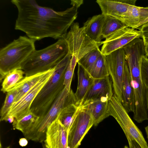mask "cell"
<instances>
[{
    "label": "cell",
    "instance_id": "cell-31",
    "mask_svg": "<svg viewBox=\"0 0 148 148\" xmlns=\"http://www.w3.org/2000/svg\"><path fill=\"white\" fill-rule=\"evenodd\" d=\"M139 30L145 45L148 44V22L142 25Z\"/></svg>",
    "mask_w": 148,
    "mask_h": 148
},
{
    "label": "cell",
    "instance_id": "cell-34",
    "mask_svg": "<svg viewBox=\"0 0 148 148\" xmlns=\"http://www.w3.org/2000/svg\"><path fill=\"white\" fill-rule=\"evenodd\" d=\"M28 140L25 138H21L20 139L19 141V145L21 147H25L28 144Z\"/></svg>",
    "mask_w": 148,
    "mask_h": 148
},
{
    "label": "cell",
    "instance_id": "cell-28",
    "mask_svg": "<svg viewBox=\"0 0 148 148\" xmlns=\"http://www.w3.org/2000/svg\"><path fill=\"white\" fill-rule=\"evenodd\" d=\"M17 93V90L14 88L12 89L7 92L3 105L1 110V121H3L9 110L14 103Z\"/></svg>",
    "mask_w": 148,
    "mask_h": 148
},
{
    "label": "cell",
    "instance_id": "cell-14",
    "mask_svg": "<svg viewBox=\"0 0 148 148\" xmlns=\"http://www.w3.org/2000/svg\"><path fill=\"white\" fill-rule=\"evenodd\" d=\"M67 132L57 119L47 130L44 142L48 148H68Z\"/></svg>",
    "mask_w": 148,
    "mask_h": 148
},
{
    "label": "cell",
    "instance_id": "cell-27",
    "mask_svg": "<svg viewBox=\"0 0 148 148\" xmlns=\"http://www.w3.org/2000/svg\"><path fill=\"white\" fill-rule=\"evenodd\" d=\"M101 53L99 48L93 50L83 56L77 63L87 71L95 63Z\"/></svg>",
    "mask_w": 148,
    "mask_h": 148
},
{
    "label": "cell",
    "instance_id": "cell-6",
    "mask_svg": "<svg viewBox=\"0 0 148 148\" xmlns=\"http://www.w3.org/2000/svg\"><path fill=\"white\" fill-rule=\"evenodd\" d=\"M142 60V58L137 55H133L126 58L135 95V111L133 119L138 123L148 120L146 88L141 77L140 69Z\"/></svg>",
    "mask_w": 148,
    "mask_h": 148
},
{
    "label": "cell",
    "instance_id": "cell-5",
    "mask_svg": "<svg viewBox=\"0 0 148 148\" xmlns=\"http://www.w3.org/2000/svg\"><path fill=\"white\" fill-rule=\"evenodd\" d=\"M73 103H75L74 93L71 89L69 90L65 87L47 113L39 117L32 127L23 134L25 138L36 142H44L48 127L57 119L61 111Z\"/></svg>",
    "mask_w": 148,
    "mask_h": 148
},
{
    "label": "cell",
    "instance_id": "cell-26",
    "mask_svg": "<svg viewBox=\"0 0 148 148\" xmlns=\"http://www.w3.org/2000/svg\"><path fill=\"white\" fill-rule=\"evenodd\" d=\"M39 117L30 112L19 120H14L12 125L15 129L21 131L23 134L27 132L35 123Z\"/></svg>",
    "mask_w": 148,
    "mask_h": 148
},
{
    "label": "cell",
    "instance_id": "cell-15",
    "mask_svg": "<svg viewBox=\"0 0 148 148\" xmlns=\"http://www.w3.org/2000/svg\"><path fill=\"white\" fill-rule=\"evenodd\" d=\"M136 0H97L102 14L113 16L120 20L129 7L135 5Z\"/></svg>",
    "mask_w": 148,
    "mask_h": 148
},
{
    "label": "cell",
    "instance_id": "cell-39",
    "mask_svg": "<svg viewBox=\"0 0 148 148\" xmlns=\"http://www.w3.org/2000/svg\"><path fill=\"white\" fill-rule=\"evenodd\" d=\"M42 143L43 148H48L47 145L44 142Z\"/></svg>",
    "mask_w": 148,
    "mask_h": 148
},
{
    "label": "cell",
    "instance_id": "cell-12",
    "mask_svg": "<svg viewBox=\"0 0 148 148\" xmlns=\"http://www.w3.org/2000/svg\"><path fill=\"white\" fill-rule=\"evenodd\" d=\"M140 37V30L125 27L106 38L103 41L101 53L107 56L112 52L123 48L134 39Z\"/></svg>",
    "mask_w": 148,
    "mask_h": 148
},
{
    "label": "cell",
    "instance_id": "cell-10",
    "mask_svg": "<svg viewBox=\"0 0 148 148\" xmlns=\"http://www.w3.org/2000/svg\"><path fill=\"white\" fill-rule=\"evenodd\" d=\"M55 66L51 69L43 78L30 89L19 100L13 103L6 116H12L15 120H17L30 112L31 107L33 102L53 74L55 70Z\"/></svg>",
    "mask_w": 148,
    "mask_h": 148
},
{
    "label": "cell",
    "instance_id": "cell-32",
    "mask_svg": "<svg viewBox=\"0 0 148 148\" xmlns=\"http://www.w3.org/2000/svg\"><path fill=\"white\" fill-rule=\"evenodd\" d=\"M128 140L129 148H142L139 144L132 137L126 136Z\"/></svg>",
    "mask_w": 148,
    "mask_h": 148
},
{
    "label": "cell",
    "instance_id": "cell-35",
    "mask_svg": "<svg viewBox=\"0 0 148 148\" xmlns=\"http://www.w3.org/2000/svg\"><path fill=\"white\" fill-rule=\"evenodd\" d=\"M15 120L14 118L12 116L7 115L4 118L3 121L8 122L9 123H13Z\"/></svg>",
    "mask_w": 148,
    "mask_h": 148
},
{
    "label": "cell",
    "instance_id": "cell-7",
    "mask_svg": "<svg viewBox=\"0 0 148 148\" xmlns=\"http://www.w3.org/2000/svg\"><path fill=\"white\" fill-rule=\"evenodd\" d=\"M108 117L113 116L117 121L126 136L133 138L142 148H148V145L142 132L135 125L118 98L113 95L108 101Z\"/></svg>",
    "mask_w": 148,
    "mask_h": 148
},
{
    "label": "cell",
    "instance_id": "cell-8",
    "mask_svg": "<svg viewBox=\"0 0 148 148\" xmlns=\"http://www.w3.org/2000/svg\"><path fill=\"white\" fill-rule=\"evenodd\" d=\"M67 42L69 53L77 62L90 51L99 48L103 41L97 42L89 38L85 34L83 27H80L78 23H73L71 28L62 38Z\"/></svg>",
    "mask_w": 148,
    "mask_h": 148
},
{
    "label": "cell",
    "instance_id": "cell-40",
    "mask_svg": "<svg viewBox=\"0 0 148 148\" xmlns=\"http://www.w3.org/2000/svg\"><path fill=\"white\" fill-rule=\"evenodd\" d=\"M123 148H129L127 146L125 145L124 147Z\"/></svg>",
    "mask_w": 148,
    "mask_h": 148
},
{
    "label": "cell",
    "instance_id": "cell-25",
    "mask_svg": "<svg viewBox=\"0 0 148 148\" xmlns=\"http://www.w3.org/2000/svg\"><path fill=\"white\" fill-rule=\"evenodd\" d=\"M140 7L130 5L123 15L120 21L127 27L134 29L140 22Z\"/></svg>",
    "mask_w": 148,
    "mask_h": 148
},
{
    "label": "cell",
    "instance_id": "cell-30",
    "mask_svg": "<svg viewBox=\"0 0 148 148\" xmlns=\"http://www.w3.org/2000/svg\"><path fill=\"white\" fill-rule=\"evenodd\" d=\"M74 69L71 66L70 62L65 71L64 78V84L69 90H70L71 82Z\"/></svg>",
    "mask_w": 148,
    "mask_h": 148
},
{
    "label": "cell",
    "instance_id": "cell-4",
    "mask_svg": "<svg viewBox=\"0 0 148 148\" xmlns=\"http://www.w3.org/2000/svg\"><path fill=\"white\" fill-rule=\"evenodd\" d=\"M35 40L25 36L17 39L0 50V80L10 71L21 69L25 61L36 49Z\"/></svg>",
    "mask_w": 148,
    "mask_h": 148
},
{
    "label": "cell",
    "instance_id": "cell-19",
    "mask_svg": "<svg viewBox=\"0 0 148 148\" xmlns=\"http://www.w3.org/2000/svg\"><path fill=\"white\" fill-rule=\"evenodd\" d=\"M105 15L102 14L93 16L84 23L83 26L86 34L95 41L101 42L102 28Z\"/></svg>",
    "mask_w": 148,
    "mask_h": 148
},
{
    "label": "cell",
    "instance_id": "cell-17",
    "mask_svg": "<svg viewBox=\"0 0 148 148\" xmlns=\"http://www.w3.org/2000/svg\"><path fill=\"white\" fill-rule=\"evenodd\" d=\"M121 103L128 113L135 111V102L133 88L131 83L130 73L127 63L126 64L122 86Z\"/></svg>",
    "mask_w": 148,
    "mask_h": 148
},
{
    "label": "cell",
    "instance_id": "cell-16",
    "mask_svg": "<svg viewBox=\"0 0 148 148\" xmlns=\"http://www.w3.org/2000/svg\"><path fill=\"white\" fill-rule=\"evenodd\" d=\"M77 76V88L74 93L75 104L77 106L81 107L83 100L92 85L94 79L86 70L79 64Z\"/></svg>",
    "mask_w": 148,
    "mask_h": 148
},
{
    "label": "cell",
    "instance_id": "cell-1",
    "mask_svg": "<svg viewBox=\"0 0 148 148\" xmlns=\"http://www.w3.org/2000/svg\"><path fill=\"white\" fill-rule=\"evenodd\" d=\"M71 7L62 11L40 6L35 0H12L18 16L15 29L26 34L36 41L45 38H62L76 18L83 0H71Z\"/></svg>",
    "mask_w": 148,
    "mask_h": 148
},
{
    "label": "cell",
    "instance_id": "cell-2",
    "mask_svg": "<svg viewBox=\"0 0 148 148\" xmlns=\"http://www.w3.org/2000/svg\"><path fill=\"white\" fill-rule=\"evenodd\" d=\"M71 55L68 53L55 66L49 81L33 102L30 111L39 117L45 114L64 88V75Z\"/></svg>",
    "mask_w": 148,
    "mask_h": 148
},
{
    "label": "cell",
    "instance_id": "cell-11",
    "mask_svg": "<svg viewBox=\"0 0 148 148\" xmlns=\"http://www.w3.org/2000/svg\"><path fill=\"white\" fill-rule=\"evenodd\" d=\"M93 125L92 119L81 108L67 132L68 148H77L84 136Z\"/></svg>",
    "mask_w": 148,
    "mask_h": 148
},
{
    "label": "cell",
    "instance_id": "cell-36",
    "mask_svg": "<svg viewBox=\"0 0 148 148\" xmlns=\"http://www.w3.org/2000/svg\"><path fill=\"white\" fill-rule=\"evenodd\" d=\"M147 22H148V17L145 20L138 24L136 27L134 28V29H138L139 30L140 27L142 25Z\"/></svg>",
    "mask_w": 148,
    "mask_h": 148
},
{
    "label": "cell",
    "instance_id": "cell-20",
    "mask_svg": "<svg viewBox=\"0 0 148 148\" xmlns=\"http://www.w3.org/2000/svg\"><path fill=\"white\" fill-rule=\"evenodd\" d=\"M50 69L32 75L25 76L13 88L17 91L14 103L19 100L30 89L43 78Z\"/></svg>",
    "mask_w": 148,
    "mask_h": 148
},
{
    "label": "cell",
    "instance_id": "cell-42",
    "mask_svg": "<svg viewBox=\"0 0 148 148\" xmlns=\"http://www.w3.org/2000/svg\"></svg>",
    "mask_w": 148,
    "mask_h": 148
},
{
    "label": "cell",
    "instance_id": "cell-23",
    "mask_svg": "<svg viewBox=\"0 0 148 148\" xmlns=\"http://www.w3.org/2000/svg\"><path fill=\"white\" fill-rule=\"evenodd\" d=\"M105 15L101 31L103 38H106L113 33L127 26L119 19L109 15Z\"/></svg>",
    "mask_w": 148,
    "mask_h": 148
},
{
    "label": "cell",
    "instance_id": "cell-21",
    "mask_svg": "<svg viewBox=\"0 0 148 148\" xmlns=\"http://www.w3.org/2000/svg\"><path fill=\"white\" fill-rule=\"evenodd\" d=\"M87 71L94 79H101L109 76L106 56L101 53L95 63Z\"/></svg>",
    "mask_w": 148,
    "mask_h": 148
},
{
    "label": "cell",
    "instance_id": "cell-24",
    "mask_svg": "<svg viewBox=\"0 0 148 148\" xmlns=\"http://www.w3.org/2000/svg\"><path fill=\"white\" fill-rule=\"evenodd\" d=\"M24 72L21 69H16L9 72L3 80L1 91L4 93L12 89L25 77Z\"/></svg>",
    "mask_w": 148,
    "mask_h": 148
},
{
    "label": "cell",
    "instance_id": "cell-9",
    "mask_svg": "<svg viewBox=\"0 0 148 148\" xmlns=\"http://www.w3.org/2000/svg\"><path fill=\"white\" fill-rule=\"evenodd\" d=\"M109 75L112 82L114 95L122 101V86L125 65L127 63L123 48L106 56Z\"/></svg>",
    "mask_w": 148,
    "mask_h": 148
},
{
    "label": "cell",
    "instance_id": "cell-13",
    "mask_svg": "<svg viewBox=\"0 0 148 148\" xmlns=\"http://www.w3.org/2000/svg\"><path fill=\"white\" fill-rule=\"evenodd\" d=\"M112 88V82L109 76L94 79L83 100L82 106L97 100L109 101L113 95Z\"/></svg>",
    "mask_w": 148,
    "mask_h": 148
},
{
    "label": "cell",
    "instance_id": "cell-41",
    "mask_svg": "<svg viewBox=\"0 0 148 148\" xmlns=\"http://www.w3.org/2000/svg\"><path fill=\"white\" fill-rule=\"evenodd\" d=\"M6 148H10V146H9L7 147H6Z\"/></svg>",
    "mask_w": 148,
    "mask_h": 148
},
{
    "label": "cell",
    "instance_id": "cell-18",
    "mask_svg": "<svg viewBox=\"0 0 148 148\" xmlns=\"http://www.w3.org/2000/svg\"><path fill=\"white\" fill-rule=\"evenodd\" d=\"M108 101L97 100L81 106V108L86 111L90 116L93 125L97 126L105 119L108 117Z\"/></svg>",
    "mask_w": 148,
    "mask_h": 148
},
{
    "label": "cell",
    "instance_id": "cell-37",
    "mask_svg": "<svg viewBox=\"0 0 148 148\" xmlns=\"http://www.w3.org/2000/svg\"><path fill=\"white\" fill-rule=\"evenodd\" d=\"M145 46V55L148 57V44Z\"/></svg>",
    "mask_w": 148,
    "mask_h": 148
},
{
    "label": "cell",
    "instance_id": "cell-3",
    "mask_svg": "<svg viewBox=\"0 0 148 148\" xmlns=\"http://www.w3.org/2000/svg\"><path fill=\"white\" fill-rule=\"evenodd\" d=\"M69 53L67 44L63 38L40 50H35L23 64L21 69L25 76L42 72L55 66Z\"/></svg>",
    "mask_w": 148,
    "mask_h": 148
},
{
    "label": "cell",
    "instance_id": "cell-29",
    "mask_svg": "<svg viewBox=\"0 0 148 148\" xmlns=\"http://www.w3.org/2000/svg\"><path fill=\"white\" fill-rule=\"evenodd\" d=\"M141 74L142 82L146 88L147 109L148 113V57L143 58L141 66Z\"/></svg>",
    "mask_w": 148,
    "mask_h": 148
},
{
    "label": "cell",
    "instance_id": "cell-38",
    "mask_svg": "<svg viewBox=\"0 0 148 148\" xmlns=\"http://www.w3.org/2000/svg\"><path fill=\"white\" fill-rule=\"evenodd\" d=\"M145 130L147 135V137L148 139V125L145 127Z\"/></svg>",
    "mask_w": 148,
    "mask_h": 148
},
{
    "label": "cell",
    "instance_id": "cell-33",
    "mask_svg": "<svg viewBox=\"0 0 148 148\" xmlns=\"http://www.w3.org/2000/svg\"><path fill=\"white\" fill-rule=\"evenodd\" d=\"M140 17L139 23L145 20L148 17V7L145 8L140 7Z\"/></svg>",
    "mask_w": 148,
    "mask_h": 148
},
{
    "label": "cell",
    "instance_id": "cell-22",
    "mask_svg": "<svg viewBox=\"0 0 148 148\" xmlns=\"http://www.w3.org/2000/svg\"><path fill=\"white\" fill-rule=\"evenodd\" d=\"M80 108L81 107L76 105L75 103H72L64 107L59 114L57 119L65 128L67 132Z\"/></svg>",
    "mask_w": 148,
    "mask_h": 148
}]
</instances>
